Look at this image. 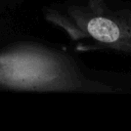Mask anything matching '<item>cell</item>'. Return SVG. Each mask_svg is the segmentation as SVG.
Instances as JSON below:
<instances>
[{
	"label": "cell",
	"mask_w": 131,
	"mask_h": 131,
	"mask_svg": "<svg viewBox=\"0 0 131 131\" xmlns=\"http://www.w3.org/2000/svg\"><path fill=\"white\" fill-rule=\"evenodd\" d=\"M0 87L30 92L112 93L116 87L86 76L68 54L35 43L0 51Z\"/></svg>",
	"instance_id": "6da1fadb"
},
{
	"label": "cell",
	"mask_w": 131,
	"mask_h": 131,
	"mask_svg": "<svg viewBox=\"0 0 131 131\" xmlns=\"http://www.w3.org/2000/svg\"><path fill=\"white\" fill-rule=\"evenodd\" d=\"M42 12L72 42H91L131 55V6H114L107 0H63Z\"/></svg>",
	"instance_id": "7a4b0ae2"
}]
</instances>
